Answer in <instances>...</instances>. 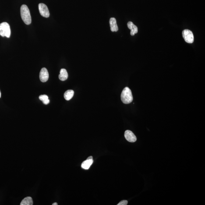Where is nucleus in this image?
Wrapping results in <instances>:
<instances>
[{
  "mask_svg": "<svg viewBox=\"0 0 205 205\" xmlns=\"http://www.w3.org/2000/svg\"><path fill=\"white\" fill-rule=\"evenodd\" d=\"M121 100L124 104H130L133 100V97L132 91L128 87H125L123 89L121 95Z\"/></svg>",
  "mask_w": 205,
  "mask_h": 205,
  "instance_id": "nucleus-2",
  "label": "nucleus"
},
{
  "mask_svg": "<svg viewBox=\"0 0 205 205\" xmlns=\"http://www.w3.org/2000/svg\"><path fill=\"white\" fill-rule=\"evenodd\" d=\"M39 98L40 100L43 101L46 100L48 99V96L46 95H40Z\"/></svg>",
  "mask_w": 205,
  "mask_h": 205,
  "instance_id": "nucleus-14",
  "label": "nucleus"
},
{
  "mask_svg": "<svg viewBox=\"0 0 205 205\" xmlns=\"http://www.w3.org/2000/svg\"><path fill=\"white\" fill-rule=\"evenodd\" d=\"M90 159H93V157H92V156H90V157H88L87 159V160H90Z\"/></svg>",
  "mask_w": 205,
  "mask_h": 205,
  "instance_id": "nucleus-17",
  "label": "nucleus"
},
{
  "mask_svg": "<svg viewBox=\"0 0 205 205\" xmlns=\"http://www.w3.org/2000/svg\"><path fill=\"white\" fill-rule=\"evenodd\" d=\"M60 80L64 81L67 80L68 78V74L66 69L62 68L61 69L60 73L58 76Z\"/></svg>",
  "mask_w": 205,
  "mask_h": 205,
  "instance_id": "nucleus-10",
  "label": "nucleus"
},
{
  "mask_svg": "<svg viewBox=\"0 0 205 205\" xmlns=\"http://www.w3.org/2000/svg\"><path fill=\"white\" fill-rule=\"evenodd\" d=\"M1 92L0 91V98H1Z\"/></svg>",
  "mask_w": 205,
  "mask_h": 205,
  "instance_id": "nucleus-19",
  "label": "nucleus"
},
{
  "mask_svg": "<svg viewBox=\"0 0 205 205\" xmlns=\"http://www.w3.org/2000/svg\"><path fill=\"white\" fill-rule=\"evenodd\" d=\"M43 102L44 104L47 105V104H49L50 102V100H49L48 99L46 100H44V101H43Z\"/></svg>",
  "mask_w": 205,
  "mask_h": 205,
  "instance_id": "nucleus-16",
  "label": "nucleus"
},
{
  "mask_svg": "<svg viewBox=\"0 0 205 205\" xmlns=\"http://www.w3.org/2000/svg\"><path fill=\"white\" fill-rule=\"evenodd\" d=\"M10 35V28L9 24L6 22L1 23L0 24V36L9 38Z\"/></svg>",
  "mask_w": 205,
  "mask_h": 205,
  "instance_id": "nucleus-3",
  "label": "nucleus"
},
{
  "mask_svg": "<svg viewBox=\"0 0 205 205\" xmlns=\"http://www.w3.org/2000/svg\"><path fill=\"white\" fill-rule=\"evenodd\" d=\"M40 79L42 82H47L49 78V73L48 70L45 68H42L40 73Z\"/></svg>",
  "mask_w": 205,
  "mask_h": 205,
  "instance_id": "nucleus-7",
  "label": "nucleus"
},
{
  "mask_svg": "<svg viewBox=\"0 0 205 205\" xmlns=\"http://www.w3.org/2000/svg\"><path fill=\"white\" fill-rule=\"evenodd\" d=\"M124 136L126 140L129 142L134 143L137 140L136 136L132 131L129 130H126L125 132Z\"/></svg>",
  "mask_w": 205,
  "mask_h": 205,
  "instance_id": "nucleus-6",
  "label": "nucleus"
},
{
  "mask_svg": "<svg viewBox=\"0 0 205 205\" xmlns=\"http://www.w3.org/2000/svg\"><path fill=\"white\" fill-rule=\"evenodd\" d=\"M74 94V92L72 90H68L65 92L64 94V97L66 100H70L73 97Z\"/></svg>",
  "mask_w": 205,
  "mask_h": 205,
  "instance_id": "nucleus-13",
  "label": "nucleus"
},
{
  "mask_svg": "<svg viewBox=\"0 0 205 205\" xmlns=\"http://www.w3.org/2000/svg\"><path fill=\"white\" fill-rule=\"evenodd\" d=\"M93 159L87 160L82 163L81 167L85 169H88L93 164Z\"/></svg>",
  "mask_w": 205,
  "mask_h": 205,
  "instance_id": "nucleus-11",
  "label": "nucleus"
},
{
  "mask_svg": "<svg viewBox=\"0 0 205 205\" xmlns=\"http://www.w3.org/2000/svg\"><path fill=\"white\" fill-rule=\"evenodd\" d=\"M110 23L111 31L114 32L118 31V27L117 25L116 19L115 18H111L110 20Z\"/></svg>",
  "mask_w": 205,
  "mask_h": 205,
  "instance_id": "nucleus-8",
  "label": "nucleus"
},
{
  "mask_svg": "<svg viewBox=\"0 0 205 205\" xmlns=\"http://www.w3.org/2000/svg\"><path fill=\"white\" fill-rule=\"evenodd\" d=\"M33 199L31 197H27L24 198L22 201L20 205H33Z\"/></svg>",
  "mask_w": 205,
  "mask_h": 205,
  "instance_id": "nucleus-12",
  "label": "nucleus"
},
{
  "mask_svg": "<svg viewBox=\"0 0 205 205\" xmlns=\"http://www.w3.org/2000/svg\"><path fill=\"white\" fill-rule=\"evenodd\" d=\"M183 37L186 42L192 44L194 41V36L193 33L188 29L184 30L182 33Z\"/></svg>",
  "mask_w": 205,
  "mask_h": 205,
  "instance_id": "nucleus-4",
  "label": "nucleus"
},
{
  "mask_svg": "<svg viewBox=\"0 0 205 205\" xmlns=\"http://www.w3.org/2000/svg\"><path fill=\"white\" fill-rule=\"evenodd\" d=\"M38 9L41 16L45 18H48L50 13L48 7L43 3H40L38 5Z\"/></svg>",
  "mask_w": 205,
  "mask_h": 205,
  "instance_id": "nucleus-5",
  "label": "nucleus"
},
{
  "mask_svg": "<svg viewBox=\"0 0 205 205\" xmlns=\"http://www.w3.org/2000/svg\"><path fill=\"white\" fill-rule=\"evenodd\" d=\"M128 204V201L127 200H123L120 202L118 205H127Z\"/></svg>",
  "mask_w": 205,
  "mask_h": 205,
  "instance_id": "nucleus-15",
  "label": "nucleus"
},
{
  "mask_svg": "<svg viewBox=\"0 0 205 205\" xmlns=\"http://www.w3.org/2000/svg\"><path fill=\"white\" fill-rule=\"evenodd\" d=\"M53 205H58V203H54L53 204H52Z\"/></svg>",
  "mask_w": 205,
  "mask_h": 205,
  "instance_id": "nucleus-18",
  "label": "nucleus"
},
{
  "mask_svg": "<svg viewBox=\"0 0 205 205\" xmlns=\"http://www.w3.org/2000/svg\"><path fill=\"white\" fill-rule=\"evenodd\" d=\"M21 15L22 20L27 25L30 24L32 19L30 11L27 5H23L21 7Z\"/></svg>",
  "mask_w": 205,
  "mask_h": 205,
  "instance_id": "nucleus-1",
  "label": "nucleus"
},
{
  "mask_svg": "<svg viewBox=\"0 0 205 205\" xmlns=\"http://www.w3.org/2000/svg\"><path fill=\"white\" fill-rule=\"evenodd\" d=\"M128 28L131 30L130 34L133 36L135 34L138 33V29L137 27L132 22L130 21L127 23Z\"/></svg>",
  "mask_w": 205,
  "mask_h": 205,
  "instance_id": "nucleus-9",
  "label": "nucleus"
}]
</instances>
